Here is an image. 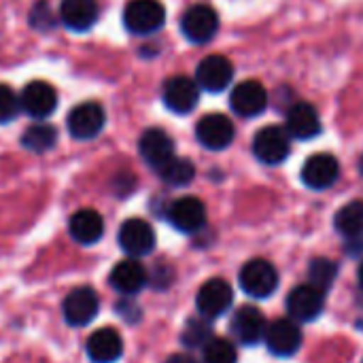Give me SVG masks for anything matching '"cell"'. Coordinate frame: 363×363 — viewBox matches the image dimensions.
<instances>
[{
    "mask_svg": "<svg viewBox=\"0 0 363 363\" xmlns=\"http://www.w3.org/2000/svg\"><path fill=\"white\" fill-rule=\"evenodd\" d=\"M240 287L249 298L264 300L270 298L279 287V274L274 266L266 259H251L240 270Z\"/></svg>",
    "mask_w": 363,
    "mask_h": 363,
    "instance_id": "obj_3",
    "label": "cell"
},
{
    "mask_svg": "<svg viewBox=\"0 0 363 363\" xmlns=\"http://www.w3.org/2000/svg\"><path fill=\"white\" fill-rule=\"evenodd\" d=\"M234 123L221 113L204 115L196 125V138L198 143L208 151H223L234 140Z\"/></svg>",
    "mask_w": 363,
    "mask_h": 363,
    "instance_id": "obj_6",
    "label": "cell"
},
{
    "mask_svg": "<svg viewBox=\"0 0 363 363\" xmlns=\"http://www.w3.org/2000/svg\"><path fill=\"white\" fill-rule=\"evenodd\" d=\"M264 342L272 355L279 357H291L300 351L302 345V332L291 319H279L272 321L266 330Z\"/></svg>",
    "mask_w": 363,
    "mask_h": 363,
    "instance_id": "obj_14",
    "label": "cell"
},
{
    "mask_svg": "<svg viewBox=\"0 0 363 363\" xmlns=\"http://www.w3.org/2000/svg\"><path fill=\"white\" fill-rule=\"evenodd\" d=\"M211 340H213V330L208 325V319L196 317V319H189L185 323L183 334H181V342L187 349H204Z\"/></svg>",
    "mask_w": 363,
    "mask_h": 363,
    "instance_id": "obj_28",
    "label": "cell"
},
{
    "mask_svg": "<svg viewBox=\"0 0 363 363\" xmlns=\"http://www.w3.org/2000/svg\"><path fill=\"white\" fill-rule=\"evenodd\" d=\"M87 357L94 363H115L123 355V340L113 328H102L87 338Z\"/></svg>",
    "mask_w": 363,
    "mask_h": 363,
    "instance_id": "obj_21",
    "label": "cell"
},
{
    "mask_svg": "<svg viewBox=\"0 0 363 363\" xmlns=\"http://www.w3.org/2000/svg\"><path fill=\"white\" fill-rule=\"evenodd\" d=\"M138 153L147 166L160 172L174 157V143L162 128H149L140 134Z\"/></svg>",
    "mask_w": 363,
    "mask_h": 363,
    "instance_id": "obj_10",
    "label": "cell"
},
{
    "mask_svg": "<svg viewBox=\"0 0 363 363\" xmlns=\"http://www.w3.org/2000/svg\"><path fill=\"white\" fill-rule=\"evenodd\" d=\"M196 306H198V313L208 321L225 315L228 308L232 306V287L223 279L206 281L198 291Z\"/></svg>",
    "mask_w": 363,
    "mask_h": 363,
    "instance_id": "obj_13",
    "label": "cell"
},
{
    "mask_svg": "<svg viewBox=\"0 0 363 363\" xmlns=\"http://www.w3.org/2000/svg\"><path fill=\"white\" fill-rule=\"evenodd\" d=\"M285 130L296 140H311V138L319 136L321 119H319L317 108L313 104H308V102H296L287 111Z\"/></svg>",
    "mask_w": 363,
    "mask_h": 363,
    "instance_id": "obj_19",
    "label": "cell"
},
{
    "mask_svg": "<svg viewBox=\"0 0 363 363\" xmlns=\"http://www.w3.org/2000/svg\"><path fill=\"white\" fill-rule=\"evenodd\" d=\"M334 225L338 230V234H342L345 238H362L363 236V200H353L349 204H345L336 217H334Z\"/></svg>",
    "mask_w": 363,
    "mask_h": 363,
    "instance_id": "obj_25",
    "label": "cell"
},
{
    "mask_svg": "<svg viewBox=\"0 0 363 363\" xmlns=\"http://www.w3.org/2000/svg\"><path fill=\"white\" fill-rule=\"evenodd\" d=\"M162 100L172 113L187 115L196 108L200 100V85L185 74L170 77L162 87Z\"/></svg>",
    "mask_w": 363,
    "mask_h": 363,
    "instance_id": "obj_5",
    "label": "cell"
},
{
    "mask_svg": "<svg viewBox=\"0 0 363 363\" xmlns=\"http://www.w3.org/2000/svg\"><path fill=\"white\" fill-rule=\"evenodd\" d=\"M106 121V113L98 102H83L74 106L68 115V132L77 140H91L96 138Z\"/></svg>",
    "mask_w": 363,
    "mask_h": 363,
    "instance_id": "obj_7",
    "label": "cell"
},
{
    "mask_svg": "<svg viewBox=\"0 0 363 363\" xmlns=\"http://www.w3.org/2000/svg\"><path fill=\"white\" fill-rule=\"evenodd\" d=\"M21 111V100L19 94H15V89H11L9 85L0 83V123H9L13 121Z\"/></svg>",
    "mask_w": 363,
    "mask_h": 363,
    "instance_id": "obj_31",
    "label": "cell"
},
{
    "mask_svg": "<svg viewBox=\"0 0 363 363\" xmlns=\"http://www.w3.org/2000/svg\"><path fill=\"white\" fill-rule=\"evenodd\" d=\"M291 151V136L285 128L268 125L259 130L253 138V153L266 166H279L289 157Z\"/></svg>",
    "mask_w": 363,
    "mask_h": 363,
    "instance_id": "obj_2",
    "label": "cell"
},
{
    "mask_svg": "<svg viewBox=\"0 0 363 363\" xmlns=\"http://www.w3.org/2000/svg\"><path fill=\"white\" fill-rule=\"evenodd\" d=\"M323 291H319L317 287L308 285H300L296 287L289 298H287V313L291 315L294 321H315L321 313H323Z\"/></svg>",
    "mask_w": 363,
    "mask_h": 363,
    "instance_id": "obj_18",
    "label": "cell"
},
{
    "mask_svg": "<svg viewBox=\"0 0 363 363\" xmlns=\"http://www.w3.org/2000/svg\"><path fill=\"white\" fill-rule=\"evenodd\" d=\"M166 363H198L191 355H185V353H177V355H170Z\"/></svg>",
    "mask_w": 363,
    "mask_h": 363,
    "instance_id": "obj_33",
    "label": "cell"
},
{
    "mask_svg": "<svg viewBox=\"0 0 363 363\" xmlns=\"http://www.w3.org/2000/svg\"><path fill=\"white\" fill-rule=\"evenodd\" d=\"M340 177V164L334 155L330 153H317L306 160L302 166V181L306 187L323 191L330 189Z\"/></svg>",
    "mask_w": 363,
    "mask_h": 363,
    "instance_id": "obj_15",
    "label": "cell"
},
{
    "mask_svg": "<svg viewBox=\"0 0 363 363\" xmlns=\"http://www.w3.org/2000/svg\"><path fill=\"white\" fill-rule=\"evenodd\" d=\"M166 21V9L160 0H130L123 11V26L136 36L157 32Z\"/></svg>",
    "mask_w": 363,
    "mask_h": 363,
    "instance_id": "obj_1",
    "label": "cell"
},
{
    "mask_svg": "<svg viewBox=\"0 0 363 363\" xmlns=\"http://www.w3.org/2000/svg\"><path fill=\"white\" fill-rule=\"evenodd\" d=\"M157 174L162 177L164 183H168V185H172V187H185V185H189V183L194 181V177H196V166H194L189 160L177 157V155H174Z\"/></svg>",
    "mask_w": 363,
    "mask_h": 363,
    "instance_id": "obj_27",
    "label": "cell"
},
{
    "mask_svg": "<svg viewBox=\"0 0 363 363\" xmlns=\"http://www.w3.org/2000/svg\"><path fill=\"white\" fill-rule=\"evenodd\" d=\"M234 77V66L223 55H208L196 68V83L213 94L223 91Z\"/></svg>",
    "mask_w": 363,
    "mask_h": 363,
    "instance_id": "obj_17",
    "label": "cell"
},
{
    "mask_svg": "<svg viewBox=\"0 0 363 363\" xmlns=\"http://www.w3.org/2000/svg\"><path fill=\"white\" fill-rule=\"evenodd\" d=\"M30 23L36 28V30H49L55 26V17H53V11L47 2H38L32 11H30Z\"/></svg>",
    "mask_w": 363,
    "mask_h": 363,
    "instance_id": "obj_32",
    "label": "cell"
},
{
    "mask_svg": "<svg viewBox=\"0 0 363 363\" xmlns=\"http://www.w3.org/2000/svg\"><path fill=\"white\" fill-rule=\"evenodd\" d=\"M357 279H359V287L363 289V264L359 266V272H357Z\"/></svg>",
    "mask_w": 363,
    "mask_h": 363,
    "instance_id": "obj_34",
    "label": "cell"
},
{
    "mask_svg": "<svg viewBox=\"0 0 363 363\" xmlns=\"http://www.w3.org/2000/svg\"><path fill=\"white\" fill-rule=\"evenodd\" d=\"M266 330H268L266 317L255 306H242L232 317V332L238 338V342L247 347L259 345L266 336Z\"/></svg>",
    "mask_w": 363,
    "mask_h": 363,
    "instance_id": "obj_20",
    "label": "cell"
},
{
    "mask_svg": "<svg viewBox=\"0 0 363 363\" xmlns=\"http://www.w3.org/2000/svg\"><path fill=\"white\" fill-rule=\"evenodd\" d=\"M108 281H111V287L119 291L121 296H136L147 285V270L143 268V264L136 262V257H130V259L119 262L111 270Z\"/></svg>",
    "mask_w": 363,
    "mask_h": 363,
    "instance_id": "obj_22",
    "label": "cell"
},
{
    "mask_svg": "<svg viewBox=\"0 0 363 363\" xmlns=\"http://www.w3.org/2000/svg\"><path fill=\"white\" fill-rule=\"evenodd\" d=\"M168 221L183 234H196L206 223V206L194 196L179 198L168 206Z\"/></svg>",
    "mask_w": 363,
    "mask_h": 363,
    "instance_id": "obj_11",
    "label": "cell"
},
{
    "mask_svg": "<svg viewBox=\"0 0 363 363\" xmlns=\"http://www.w3.org/2000/svg\"><path fill=\"white\" fill-rule=\"evenodd\" d=\"M336 274H338V266L332 259H325V257H317L308 266V281L319 291H328L334 285Z\"/></svg>",
    "mask_w": 363,
    "mask_h": 363,
    "instance_id": "obj_29",
    "label": "cell"
},
{
    "mask_svg": "<svg viewBox=\"0 0 363 363\" xmlns=\"http://www.w3.org/2000/svg\"><path fill=\"white\" fill-rule=\"evenodd\" d=\"M60 19L72 32H87L98 21V0H62Z\"/></svg>",
    "mask_w": 363,
    "mask_h": 363,
    "instance_id": "obj_23",
    "label": "cell"
},
{
    "mask_svg": "<svg viewBox=\"0 0 363 363\" xmlns=\"http://www.w3.org/2000/svg\"><path fill=\"white\" fill-rule=\"evenodd\" d=\"M57 143V130L47 123V121H38L32 123L30 128H26L23 136H21V145L30 151V153H47L55 147Z\"/></svg>",
    "mask_w": 363,
    "mask_h": 363,
    "instance_id": "obj_26",
    "label": "cell"
},
{
    "mask_svg": "<svg viewBox=\"0 0 363 363\" xmlns=\"http://www.w3.org/2000/svg\"><path fill=\"white\" fill-rule=\"evenodd\" d=\"M204 363H236L238 353L234 345L225 338H213L204 349Z\"/></svg>",
    "mask_w": 363,
    "mask_h": 363,
    "instance_id": "obj_30",
    "label": "cell"
},
{
    "mask_svg": "<svg viewBox=\"0 0 363 363\" xmlns=\"http://www.w3.org/2000/svg\"><path fill=\"white\" fill-rule=\"evenodd\" d=\"M359 168H362V174H363V160H362V164H359Z\"/></svg>",
    "mask_w": 363,
    "mask_h": 363,
    "instance_id": "obj_35",
    "label": "cell"
},
{
    "mask_svg": "<svg viewBox=\"0 0 363 363\" xmlns=\"http://www.w3.org/2000/svg\"><path fill=\"white\" fill-rule=\"evenodd\" d=\"M68 232H70L74 242H79L83 247H89V245H96L102 238L104 221H102L100 213H96L94 208H83V211H77L70 217Z\"/></svg>",
    "mask_w": 363,
    "mask_h": 363,
    "instance_id": "obj_24",
    "label": "cell"
},
{
    "mask_svg": "<svg viewBox=\"0 0 363 363\" xmlns=\"http://www.w3.org/2000/svg\"><path fill=\"white\" fill-rule=\"evenodd\" d=\"M119 247L130 257H145L155 247V232L145 219H128L119 228Z\"/></svg>",
    "mask_w": 363,
    "mask_h": 363,
    "instance_id": "obj_16",
    "label": "cell"
},
{
    "mask_svg": "<svg viewBox=\"0 0 363 363\" xmlns=\"http://www.w3.org/2000/svg\"><path fill=\"white\" fill-rule=\"evenodd\" d=\"M230 106L238 117L253 119L268 106V91L259 81H242L230 94Z\"/></svg>",
    "mask_w": 363,
    "mask_h": 363,
    "instance_id": "obj_8",
    "label": "cell"
},
{
    "mask_svg": "<svg viewBox=\"0 0 363 363\" xmlns=\"http://www.w3.org/2000/svg\"><path fill=\"white\" fill-rule=\"evenodd\" d=\"M219 30V15L208 4H194L181 17V32L187 40L202 45L213 40Z\"/></svg>",
    "mask_w": 363,
    "mask_h": 363,
    "instance_id": "obj_4",
    "label": "cell"
},
{
    "mask_svg": "<svg viewBox=\"0 0 363 363\" xmlns=\"http://www.w3.org/2000/svg\"><path fill=\"white\" fill-rule=\"evenodd\" d=\"M19 100H21V111L26 115H30L32 119L43 121L55 111L57 91L47 81H32L21 89Z\"/></svg>",
    "mask_w": 363,
    "mask_h": 363,
    "instance_id": "obj_12",
    "label": "cell"
},
{
    "mask_svg": "<svg viewBox=\"0 0 363 363\" xmlns=\"http://www.w3.org/2000/svg\"><path fill=\"white\" fill-rule=\"evenodd\" d=\"M98 308H100V302H98V296L91 287L72 289L64 298V304H62L64 319L72 328H83L89 321H94L98 315Z\"/></svg>",
    "mask_w": 363,
    "mask_h": 363,
    "instance_id": "obj_9",
    "label": "cell"
}]
</instances>
